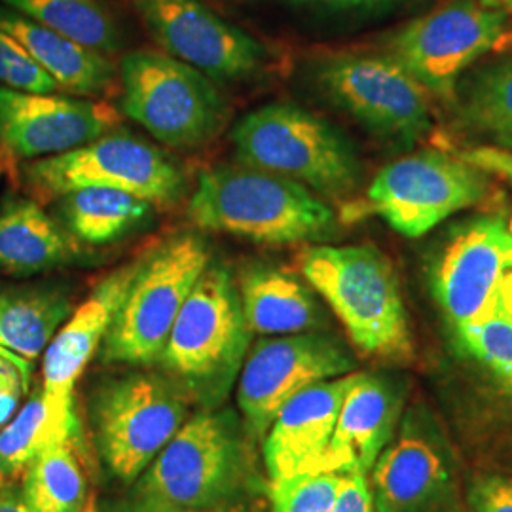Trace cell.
Listing matches in <instances>:
<instances>
[{
  "label": "cell",
  "instance_id": "cell-25",
  "mask_svg": "<svg viewBox=\"0 0 512 512\" xmlns=\"http://www.w3.org/2000/svg\"><path fill=\"white\" fill-rule=\"evenodd\" d=\"M61 213L74 238L107 245L141 226L152 213V203L124 190L86 186L61 196Z\"/></svg>",
  "mask_w": 512,
  "mask_h": 512
},
{
  "label": "cell",
  "instance_id": "cell-21",
  "mask_svg": "<svg viewBox=\"0 0 512 512\" xmlns=\"http://www.w3.org/2000/svg\"><path fill=\"white\" fill-rule=\"evenodd\" d=\"M241 308L251 332L289 336L321 329L325 317L310 287L293 272L251 262L238 281Z\"/></svg>",
  "mask_w": 512,
  "mask_h": 512
},
{
  "label": "cell",
  "instance_id": "cell-4",
  "mask_svg": "<svg viewBox=\"0 0 512 512\" xmlns=\"http://www.w3.org/2000/svg\"><path fill=\"white\" fill-rule=\"evenodd\" d=\"M209 262V245L194 232L177 234L148 251L110 323L103 340V359L133 366L156 363L188 294Z\"/></svg>",
  "mask_w": 512,
  "mask_h": 512
},
{
  "label": "cell",
  "instance_id": "cell-17",
  "mask_svg": "<svg viewBox=\"0 0 512 512\" xmlns=\"http://www.w3.org/2000/svg\"><path fill=\"white\" fill-rule=\"evenodd\" d=\"M145 255L110 272L93 289L88 300L76 308L63 327L55 332L44 351L40 393L50 408L57 429L69 437H74L76 425L73 410L76 382L92 361L99 344L105 340L110 323L122 306Z\"/></svg>",
  "mask_w": 512,
  "mask_h": 512
},
{
  "label": "cell",
  "instance_id": "cell-14",
  "mask_svg": "<svg viewBox=\"0 0 512 512\" xmlns=\"http://www.w3.org/2000/svg\"><path fill=\"white\" fill-rule=\"evenodd\" d=\"M184 403L164 380L135 374L107 385L95 404L101 456L118 478L133 482L175 437Z\"/></svg>",
  "mask_w": 512,
  "mask_h": 512
},
{
  "label": "cell",
  "instance_id": "cell-15",
  "mask_svg": "<svg viewBox=\"0 0 512 512\" xmlns=\"http://www.w3.org/2000/svg\"><path fill=\"white\" fill-rule=\"evenodd\" d=\"M353 370L355 361L342 342L317 330L262 340L241 368L239 408L249 429L262 437L294 395Z\"/></svg>",
  "mask_w": 512,
  "mask_h": 512
},
{
  "label": "cell",
  "instance_id": "cell-22",
  "mask_svg": "<svg viewBox=\"0 0 512 512\" xmlns=\"http://www.w3.org/2000/svg\"><path fill=\"white\" fill-rule=\"evenodd\" d=\"M0 29L18 40L54 78L59 90L80 97H95L109 90L114 65L107 55L63 37L4 4H0Z\"/></svg>",
  "mask_w": 512,
  "mask_h": 512
},
{
  "label": "cell",
  "instance_id": "cell-31",
  "mask_svg": "<svg viewBox=\"0 0 512 512\" xmlns=\"http://www.w3.org/2000/svg\"><path fill=\"white\" fill-rule=\"evenodd\" d=\"M344 473H304L272 480V512H332Z\"/></svg>",
  "mask_w": 512,
  "mask_h": 512
},
{
  "label": "cell",
  "instance_id": "cell-30",
  "mask_svg": "<svg viewBox=\"0 0 512 512\" xmlns=\"http://www.w3.org/2000/svg\"><path fill=\"white\" fill-rule=\"evenodd\" d=\"M459 348L512 389V304L501 293L494 308L454 330Z\"/></svg>",
  "mask_w": 512,
  "mask_h": 512
},
{
  "label": "cell",
  "instance_id": "cell-9",
  "mask_svg": "<svg viewBox=\"0 0 512 512\" xmlns=\"http://www.w3.org/2000/svg\"><path fill=\"white\" fill-rule=\"evenodd\" d=\"M241 448L228 414L203 412L181 425L150 463L139 492L148 509H200L236 488Z\"/></svg>",
  "mask_w": 512,
  "mask_h": 512
},
{
  "label": "cell",
  "instance_id": "cell-36",
  "mask_svg": "<svg viewBox=\"0 0 512 512\" xmlns=\"http://www.w3.org/2000/svg\"><path fill=\"white\" fill-rule=\"evenodd\" d=\"M459 160L475 167L480 173H492L512 184V150L509 148H469L459 156Z\"/></svg>",
  "mask_w": 512,
  "mask_h": 512
},
{
  "label": "cell",
  "instance_id": "cell-13",
  "mask_svg": "<svg viewBox=\"0 0 512 512\" xmlns=\"http://www.w3.org/2000/svg\"><path fill=\"white\" fill-rule=\"evenodd\" d=\"M376 512H448L458 465L439 421L423 404L404 410L395 437L372 467Z\"/></svg>",
  "mask_w": 512,
  "mask_h": 512
},
{
  "label": "cell",
  "instance_id": "cell-26",
  "mask_svg": "<svg viewBox=\"0 0 512 512\" xmlns=\"http://www.w3.org/2000/svg\"><path fill=\"white\" fill-rule=\"evenodd\" d=\"M0 4L99 54L118 50L122 42L120 25L103 0H0Z\"/></svg>",
  "mask_w": 512,
  "mask_h": 512
},
{
  "label": "cell",
  "instance_id": "cell-35",
  "mask_svg": "<svg viewBox=\"0 0 512 512\" xmlns=\"http://www.w3.org/2000/svg\"><path fill=\"white\" fill-rule=\"evenodd\" d=\"M332 512H376L365 473H344Z\"/></svg>",
  "mask_w": 512,
  "mask_h": 512
},
{
  "label": "cell",
  "instance_id": "cell-40",
  "mask_svg": "<svg viewBox=\"0 0 512 512\" xmlns=\"http://www.w3.org/2000/svg\"><path fill=\"white\" fill-rule=\"evenodd\" d=\"M499 293H501V296H503L507 302H511L512 304V266L511 270L507 272V277H505V281H503Z\"/></svg>",
  "mask_w": 512,
  "mask_h": 512
},
{
  "label": "cell",
  "instance_id": "cell-1",
  "mask_svg": "<svg viewBox=\"0 0 512 512\" xmlns=\"http://www.w3.org/2000/svg\"><path fill=\"white\" fill-rule=\"evenodd\" d=\"M188 217L203 232L260 245L321 243L338 230L334 211L306 186L241 164L202 171Z\"/></svg>",
  "mask_w": 512,
  "mask_h": 512
},
{
  "label": "cell",
  "instance_id": "cell-19",
  "mask_svg": "<svg viewBox=\"0 0 512 512\" xmlns=\"http://www.w3.org/2000/svg\"><path fill=\"white\" fill-rule=\"evenodd\" d=\"M406 380L359 374L342 403L329 448L313 473L368 475L397 433L406 408Z\"/></svg>",
  "mask_w": 512,
  "mask_h": 512
},
{
  "label": "cell",
  "instance_id": "cell-2",
  "mask_svg": "<svg viewBox=\"0 0 512 512\" xmlns=\"http://www.w3.org/2000/svg\"><path fill=\"white\" fill-rule=\"evenodd\" d=\"M298 266L363 353L397 363L414 357L399 277L380 249L317 243L300 253Z\"/></svg>",
  "mask_w": 512,
  "mask_h": 512
},
{
  "label": "cell",
  "instance_id": "cell-34",
  "mask_svg": "<svg viewBox=\"0 0 512 512\" xmlns=\"http://www.w3.org/2000/svg\"><path fill=\"white\" fill-rule=\"evenodd\" d=\"M471 512H512V480L490 475L478 478L469 490Z\"/></svg>",
  "mask_w": 512,
  "mask_h": 512
},
{
  "label": "cell",
  "instance_id": "cell-32",
  "mask_svg": "<svg viewBox=\"0 0 512 512\" xmlns=\"http://www.w3.org/2000/svg\"><path fill=\"white\" fill-rule=\"evenodd\" d=\"M0 84L10 90L29 93H54L59 90L29 52L0 29Z\"/></svg>",
  "mask_w": 512,
  "mask_h": 512
},
{
  "label": "cell",
  "instance_id": "cell-20",
  "mask_svg": "<svg viewBox=\"0 0 512 512\" xmlns=\"http://www.w3.org/2000/svg\"><path fill=\"white\" fill-rule=\"evenodd\" d=\"M355 378L357 372H351L310 385L277 412L264 440V461L272 480L317 469Z\"/></svg>",
  "mask_w": 512,
  "mask_h": 512
},
{
  "label": "cell",
  "instance_id": "cell-33",
  "mask_svg": "<svg viewBox=\"0 0 512 512\" xmlns=\"http://www.w3.org/2000/svg\"><path fill=\"white\" fill-rule=\"evenodd\" d=\"M31 380V363L8 349L0 348V427L18 410Z\"/></svg>",
  "mask_w": 512,
  "mask_h": 512
},
{
  "label": "cell",
  "instance_id": "cell-6",
  "mask_svg": "<svg viewBox=\"0 0 512 512\" xmlns=\"http://www.w3.org/2000/svg\"><path fill=\"white\" fill-rule=\"evenodd\" d=\"M251 342L232 272L209 262L169 332L160 363L192 389H226Z\"/></svg>",
  "mask_w": 512,
  "mask_h": 512
},
{
  "label": "cell",
  "instance_id": "cell-42",
  "mask_svg": "<svg viewBox=\"0 0 512 512\" xmlns=\"http://www.w3.org/2000/svg\"><path fill=\"white\" fill-rule=\"evenodd\" d=\"M511 234H512V228H511Z\"/></svg>",
  "mask_w": 512,
  "mask_h": 512
},
{
  "label": "cell",
  "instance_id": "cell-7",
  "mask_svg": "<svg viewBox=\"0 0 512 512\" xmlns=\"http://www.w3.org/2000/svg\"><path fill=\"white\" fill-rule=\"evenodd\" d=\"M23 173L46 200L76 188L99 186L165 205L181 200L186 190L183 171L160 148L126 131H109L69 152L38 158Z\"/></svg>",
  "mask_w": 512,
  "mask_h": 512
},
{
  "label": "cell",
  "instance_id": "cell-5",
  "mask_svg": "<svg viewBox=\"0 0 512 512\" xmlns=\"http://www.w3.org/2000/svg\"><path fill=\"white\" fill-rule=\"evenodd\" d=\"M120 80L122 112L167 147H202L224 126L226 103L217 86L171 55L131 52Z\"/></svg>",
  "mask_w": 512,
  "mask_h": 512
},
{
  "label": "cell",
  "instance_id": "cell-29",
  "mask_svg": "<svg viewBox=\"0 0 512 512\" xmlns=\"http://www.w3.org/2000/svg\"><path fill=\"white\" fill-rule=\"evenodd\" d=\"M73 440L61 433L42 393L33 395L0 429V476H18L54 444Z\"/></svg>",
  "mask_w": 512,
  "mask_h": 512
},
{
  "label": "cell",
  "instance_id": "cell-10",
  "mask_svg": "<svg viewBox=\"0 0 512 512\" xmlns=\"http://www.w3.org/2000/svg\"><path fill=\"white\" fill-rule=\"evenodd\" d=\"M315 82L336 107L393 143L410 147L431 129L429 93L389 54L330 57Z\"/></svg>",
  "mask_w": 512,
  "mask_h": 512
},
{
  "label": "cell",
  "instance_id": "cell-3",
  "mask_svg": "<svg viewBox=\"0 0 512 512\" xmlns=\"http://www.w3.org/2000/svg\"><path fill=\"white\" fill-rule=\"evenodd\" d=\"M232 143L239 164L291 179L321 198L342 200L361 181V160L348 137L291 103L264 105L243 116Z\"/></svg>",
  "mask_w": 512,
  "mask_h": 512
},
{
  "label": "cell",
  "instance_id": "cell-24",
  "mask_svg": "<svg viewBox=\"0 0 512 512\" xmlns=\"http://www.w3.org/2000/svg\"><path fill=\"white\" fill-rule=\"evenodd\" d=\"M71 313L69 296L55 289L0 291V348L31 363L46 351Z\"/></svg>",
  "mask_w": 512,
  "mask_h": 512
},
{
  "label": "cell",
  "instance_id": "cell-41",
  "mask_svg": "<svg viewBox=\"0 0 512 512\" xmlns=\"http://www.w3.org/2000/svg\"><path fill=\"white\" fill-rule=\"evenodd\" d=\"M133 512H186V511H173V509H145V511H133Z\"/></svg>",
  "mask_w": 512,
  "mask_h": 512
},
{
  "label": "cell",
  "instance_id": "cell-39",
  "mask_svg": "<svg viewBox=\"0 0 512 512\" xmlns=\"http://www.w3.org/2000/svg\"><path fill=\"white\" fill-rule=\"evenodd\" d=\"M478 2H482V4H486L490 8H495V10H501V12L509 14L512 18V0H478Z\"/></svg>",
  "mask_w": 512,
  "mask_h": 512
},
{
  "label": "cell",
  "instance_id": "cell-18",
  "mask_svg": "<svg viewBox=\"0 0 512 512\" xmlns=\"http://www.w3.org/2000/svg\"><path fill=\"white\" fill-rule=\"evenodd\" d=\"M118 124V110L103 101L0 88V145L16 158L63 154Z\"/></svg>",
  "mask_w": 512,
  "mask_h": 512
},
{
  "label": "cell",
  "instance_id": "cell-16",
  "mask_svg": "<svg viewBox=\"0 0 512 512\" xmlns=\"http://www.w3.org/2000/svg\"><path fill=\"white\" fill-rule=\"evenodd\" d=\"M164 52L215 80L262 71L266 48L203 0H129Z\"/></svg>",
  "mask_w": 512,
  "mask_h": 512
},
{
  "label": "cell",
  "instance_id": "cell-27",
  "mask_svg": "<svg viewBox=\"0 0 512 512\" xmlns=\"http://www.w3.org/2000/svg\"><path fill=\"white\" fill-rule=\"evenodd\" d=\"M21 495L35 512H84L88 480L80 467L73 440L44 450L23 473Z\"/></svg>",
  "mask_w": 512,
  "mask_h": 512
},
{
  "label": "cell",
  "instance_id": "cell-11",
  "mask_svg": "<svg viewBox=\"0 0 512 512\" xmlns=\"http://www.w3.org/2000/svg\"><path fill=\"white\" fill-rule=\"evenodd\" d=\"M484 173L437 150L406 156L374 177L366 192V207L404 238L431 232L442 220L484 198Z\"/></svg>",
  "mask_w": 512,
  "mask_h": 512
},
{
  "label": "cell",
  "instance_id": "cell-8",
  "mask_svg": "<svg viewBox=\"0 0 512 512\" xmlns=\"http://www.w3.org/2000/svg\"><path fill=\"white\" fill-rule=\"evenodd\" d=\"M509 21V14L478 0H454L404 25L391 38L389 55L425 92L448 101L458 95L461 74L505 40Z\"/></svg>",
  "mask_w": 512,
  "mask_h": 512
},
{
  "label": "cell",
  "instance_id": "cell-23",
  "mask_svg": "<svg viewBox=\"0 0 512 512\" xmlns=\"http://www.w3.org/2000/svg\"><path fill=\"white\" fill-rule=\"evenodd\" d=\"M71 253L69 239L37 202L14 200L0 207V274H42Z\"/></svg>",
  "mask_w": 512,
  "mask_h": 512
},
{
  "label": "cell",
  "instance_id": "cell-12",
  "mask_svg": "<svg viewBox=\"0 0 512 512\" xmlns=\"http://www.w3.org/2000/svg\"><path fill=\"white\" fill-rule=\"evenodd\" d=\"M512 266V234L497 215H478L448 228L435 245L427 275L452 330L494 308Z\"/></svg>",
  "mask_w": 512,
  "mask_h": 512
},
{
  "label": "cell",
  "instance_id": "cell-28",
  "mask_svg": "<svg viewBox=\"0 0 512 512\" xmlns=\"http://www.w3.org/2000/svg\"><path fill=\"white\" fill-rule=\"evenodd\" d=\"M459 116L478 135L512 150V59L490 63L465 80Z\"/></svg>",
  "mask_w": 512,
  "mask_h": 512
},
{
  "label": "cell",
  "instance_id": "cell-37",
  "mask_svg": "<svg viewBox=\"0 0 512 512\" xmlns=\"http://www.w3.org/2000/svg\"><path fill=\"white\" fill-rule=\"evenodd\" d=\"M287 2L329 8V10H365V8H376L389 0H287Z\"/></svg>",
  "mask_w": 512,
  "mask_h": 512
},
{
  "label": "cell",
  "instance_id": "cell-38",
  "mask_svg": "<svg viewBox=\"0 0 512 512\" xmlns=\"http://www.w3.org/2000/svg\"><path fill=\"white\" fill-rule=\"evenodd\" d=\"M0 512H35L27 501L23 499L21 492L16 490H0Z\"/></svg>",
  "mask_w": 512,
  "mask_h": 512
}]
</instances>
